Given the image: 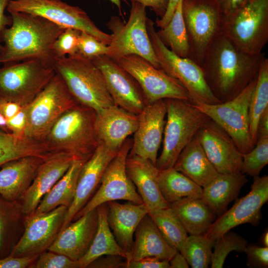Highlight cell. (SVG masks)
<instances>
[{
    "instance_id": "1",
    "label": "cell",
    "mask_w": 268,
    "mask_h": 268,
    "mask_svg": "<svg viewBox=\"0 0 268 268\" xmlns=\"http://www.w3.org/2000/svg\"><path fill=\"white\" fill-rule=\"evenodd\" d=\"M265 58L263 52L252 55L239 50L221 33L210 45L200 67L212 93L223 103L238 95L258 76Z\"/></svg>"
},
{
    "instance_id": "2",
    "label": "cell",
    "mask_w": 268,
    "mask_h": 268,
    "mask_svg": "<svg viewBox=\"0 0 268 268\" xmlns=\"http://www.w3.org/2000/svg\"><path fill=\"white\" fill-rule=\"evenodd\" d=\"M12 23L0 34L2 48L0 64L38 60L54 67L57 59L53 46L65 28L39 16L10 13Z\"/></svg>"
},
{
    "instance_id": "3",
    "label": "cell",
    "mask_w": 268,
    "mask_h": 268,
    "mask_svg": "<svg viewBox=\"0 0 268 268\" xmlns=\"http://www.w3.org/2000/svg\"><path fill=\"white\" fill-rule=\"evenodd\" d=\"M96 117L94 109L77 103L59 118L43 142L51 153H65L87 160L99 143Z\"/></svg>"
},
{
    "instance_id": "4",
    "label": "cell",
    "mask_w": 268,
    "mask_h": 268,
    "mask_svg": "<svg viewBox=\"0 0 268 268\" xmlns=\"http://www.w3.org/2000/svg\"><path fill=\"white\" fill-rule=\"evenodd\" d=\"M54 68L79 104L96 112L115 105L100 70L79 53L58 58Z\"/></svg>"
},
{
    "instance_id": "5",
    "label": "cell",
    "mask_w": 268,
    "mask_h": 268,
    "mask_svg": "<svg viewBox=\"0 0 268 268\" xmlns=\"http://www.w3.org/2000/svg\"><path fill=\"white\" fill-rule=\"evenodd\" d=\"M166 120L163 147L156 166L159 170L173 167L179 155L209 118L190 101L164 99Z\"/></svg>"
},
{
    "instance_id": "6",
    "label": "cell",
    "mask_w": 268,
    "mask_h": 268,
    "mask_svg": "<svg viewBox=\"0 0 268 268\" xmlns=\"http://www.w3.org/2000/svg\"><path fill=\"white\" fill-rule=\"evenodd\" d=\"M222 33L245 53H262L268 42V0H250L223 15Z\"/></svg>"
},
{
    "instance_id": "7",
    "label": "cell",
    "mask_w": 268,
    "mask_h": 268,
    "mask_svg": "<svg viewBox=\"0 0 268 268\" xmlns=\"http://www.w3.org/2000/svg\"><path fill=\"white\" fill-rule=\"evenodd\" d=\"M147 19L146 7L135 1L132 2L126 24L118 17L112 16L107 25L112 32V40L106 56L115 60L126 55H136L160 69L147 31Z\"/></svg>"
},
{
    "instance_id": "8",
    "label": "cell",
    "mask_w": 268,
    "mask_h": 268,
    "mask_svg": "<svg viewBox=\"0 0 268 268\" xmlns=\"http://www.w3.org/2000/svg\"><path fill=\"white\" fill-rule=\"evenodd\" d=\"M189 58L200 67L210 45L222 33L223 14L215 0H183Z\"/></svg>"
},
{
    "instance_id": "9",
    "label": "cell",
    "mask_w": 268,
    "mask_h": 268,
    "mask_svg": "<svg viewBox=\"0 0 268 268\" xmlns=\"http://www.w3.org/2000/svg\"><path fill=\"white\" fill-rule=\"evenodd\" d=\"M56 73L54 67L38 60L3 64L0 67V99L26 106Z\"/></svg>"
},
{
    "instance_id": "10",
    "label": "cell",
    "mask_w": 268,
    "mask_h": 268,
    "mask_svg": "<svg viewBox=\"0 0 268 268\" xmlns=\"http://www.w3.org/2000/svg\"><path fill=\"white\" fill-rule=\"evenodd\" d=\"M77 103L62 78L56 73L27 105L28 125L24 135L43 142L59 118Z\"/></svg>"
},
{
    "instance_id": "11",
    "label": "cell",
    "mask_w": 268,
    "mask_h": 268,
    "mask_svg": "<svg viewBox=\"0 0 268 268\" xmlns=\"http://www.w3.org/2000/svg\"><path fill=\"white\" fill-rule=\"evenodd\" d=\"M154 25L152 20L148 18L147 31L160 68L183 85L190 95V102L220 103L209 88L201 67L190 58L180 57L167 47L157 35Z\"/></svg>"
},
{
    "instance_id": "12",
    "label": "cell",
    "mask_w": 268,
    "mask_h": 268,
    "mask_svg": "<svg viewBox=\"0 0 268 268\" xmlns=\"http://www.w3.org/2000/svg\"><path fill=\"white\" fill-rule=\"evenodd\" d=\"M257 76L228 101L213 104L191 102L228 134L242 154L254 148L250 133L249 105Z\"/></svg>"
},
{
    "instance_id": "13",
    "label": "cell",
    "mask_w": 268,
    "mask_h": 268,
    "mask_svg": "<svg viewBox=\"0 0 268 268\" xmlns=\"http://www.w3.org/2000/svg\"><path fill=\"white\" fill-rule=\"evenodd\" d=\"M6 9L9 13H27L42 17L64 28L86 32L107 45L112 40V35L98 28L84 10L62 0H9Z\"/></svg>"
},
{
    "instance_id": "14",
    "label": "cell",
    "mask_w": 268,
    "mask_h": 268,
    "mask_svg": "<svg viewBox=\"0 0 268 268\" xmlns=\"http://www.w3.org/2000/svg\"><path fill=\"white\" fill-rule=\"evenodd\" d=\"M132 144V139L128 138L125 141L106 168L99 189L74 216L73 220L109 201L125 200L136 204L143 202L126 169V160Z\"/></svg>"
},
{
    "instance_id": "15",
    "label": "cell",
    "mask_w": 268,
    "mask_h": 268,
    "mask_svg": "<svg viewBox=\"0 0 268 268\" xmlns=\"http://www.w3.org/2000/svg\"><path fill=\"white\" fill-rule=\"evenodd\" d=\"M114 61L138 83L146 104L167 98L191 101L188 92L178 80L143 58L128 55Z\"/></svg>"
},
{
    "instance_id": "16",
    "label": "cell",
    "mask_w": 268,
    "mask_h": 268,
    "mask_svg": "<svg viewBox=\"0 0 268 268\" xmlns=\"http://www.w3.org/2000/svg\"><path fill=\"white\" fill-rule=\"evenodd\" d=\"M67 209L61 205L48 212L25 216L23 234L9 255L38 256L48 250L61 230Z\"/></svg>"
},
{
    "instance_id": "17",
    "label": "cell",
    "mask_w": 268,
    "mask_h": 268,
    "mask_svg": "<svg viewBox=\"0 0 268 268\" xmlns=\"http://www.w3.org/2000/svg\"><path fill=\"white\" fill-rule=\"evenodd\" d=\"M251 191L236 200L233 205L213 222L205 236L214 241L219 236L241 224L256 226L262 217L261 209L268 201V176L253 177Z\"/></svg>"
},
{
    "instance_id": "18",
    "label": "cell",
    "mask_w": 268,
    "mask_h": 268,
    "mask_svg": "<svg viewBox=\"0 0 268 268\" xmlns=\"http://www.w3.org/2000/svg\"><path fill=\"white\" fill-rule=\"evenodd\" d=\"M100 70L115 105L138 115L146 101L136 80L114 60L106 55L91 60Z\"/></svg>"
},
{
    "instance_id": "19",
    "label": "cell",
    "mask_w": 268,
    "mask_h": 268,
    "mask_svg": "<svg viewBox=\"0 0 268 268\" xmlns=\"http://www.w3.org/2000/svg\"><path fill=\"white\" fill-rule=\"evenodd\" d=\"M166 115L165 99L146 104L138 116V124L134 133L129 155H135L156 165L162 140Z\"/></svg>"
},
{
    "instance_id": "20",
    "label": "cell",
    "mask_w": 268,
    "mask_h": 268,
    "mask_svg": "<svg viewBox=\"0 0 268 268\" xmlns=\"http://www.w3.org/2000/svg\"><path fill=\"white\" fill-rule=\"evenodd\" d=\"M197 135L207 158L219 174L240 172L242 154L221 127L209 119Z\"/></svg>"
},
{
    "instance_id": "21",
    "label": "cell",
    "mask_w": 268,
    "mask_h": 268,
    "mask_svg": "<svg viewBox=\"0 0 268 268\" xmlns=\"http://www.w3.org/2000/svg\"><path fill=\"white\" fill-rule=\"evenodd\" d=\"M118 151L99 141L94 153L84 163L78 175L74 197L67 208L61 230L71 223L97 188L108 164Z\"/></svg>"
},
{
    "instance_id": "22",
    "label": "cell",
    "mask_w": 268,
    "mask_h": 268,
    "mask_svg": "<svg viewBox=\"0 0 268 268\" xmlns=\"http://www.w3.org/2000/svg\"><path fill=\"white\" fill-rule=\"evenodd\" d=\"M74 159L67 153H54L43 161L31 184L19 200L24 216L35 211L42 198L65 174Z\"/></svg>"
},
{
    "instance_id": "23",
    "label": "cell",
    "mask_w": 268,
    "mask_h": 268,
    "mask_svg": "<svg viewBox=\"0 0 268 268\" xmlns=\"http://www.w3.org/2000/svg\"><path fill=\"white\" fill-rule=\"evenodd\" d=\"M74 220L59 232L48 250L77 261L87 252L95 235L98 224L97 209Z\"/></svg>"
},
{
    "instance_id": "24",
    "label": "cell",
    "mask_w": 268,
    "mask_h": 268,
    "mask_svg": "<svg viewBox=\"0 0 268 268\" xmlns=\"http://www.w3.org/2000/svg\"><path fill=\"white\" fill-rule=\"evenodd\" d=\"M138 124L137 115L116 105L96 112V129L99 141L116 151L134 134Z\"/></svg>"
},
{
    "instance_id": "25",
    "label": "cell",
    "mask_w": 268,
    "mask_h": 268,
    "mask_svg": "<svg viewBox=\"0 0 268 268\" xmlns=\"http://www.w3.org/2000/svg\"><path fill=\"white\" fill-rule=\"evenodd\" d=\"M107 205V220L109 226L119 246L126 253L128 262L130 260L134 233L148 210L142 202L136 204L128 201L121 203L109 201Z\"/></svg>"
},
{
    "instance_id": "26",
    "label": "cell",
    "mask_w": 268,
    "mask_h": 268,
    "mask_svg": "<svg viewBox=\"0 0 268 268\" xmlns=\"http://www.w3.org/2000/svg\"><path fill=\"white\" fill-rule=\"evenodd\" d=\"M45 159L27 156L2 165L0 170V196L7 201H19L31 184Z\"/></svg>"
},
{
    "instance_id": "27",
    "label": "cell",
    "mask_w": 268,
    "mask_h": 268,
    "mask_svg": "<svg viewBox=\"0 0 268 268\" xmlns=\"http://www.w3.org/2000/svg\"><path fill=\"white\" fill-rule=\"evenodd\" d=\"M126 169L148 213L169 206L158 187L157 177L159 170L156 165L148 160L135 155H128Z\"/></svg>"
},
{
    "instance_id": "28",
    "label": "cell",
    "mask_w": 268,
    "mask_h": 268,
    "mask_svg": "<svg viewBox=\"0 0 268 268\" xmlns=\"http://www.w3.org/2000/svg\"><path fill=\"white\" fill-rule=\"evenodd\" d=\"M134 237L130 261L150 257L169 261L178 252L166 242L148 213L139 222Z\"/></svg>"
},
{
    "instance_id": "29",
    "label": "cell",
    "mask_w": 268,
    "mask_h": 268,
    "mask_svg": "<svg viewBox=\"0 0 268 268\" xmlns=\"http://www.w3.org/2000/svg\"><path fill=\"white\" fill-rule=\"evenodd\" d=\"M173 168L202 188L219 174L207 158L197 134L180 153Z\"/></svg>"
},
{
    "instance_id": "30",
    "label": "cell",
    "mask_w": 268,
    "mask_h": 268,
    "mask_svg": "<svg viewBox=\"0 0 268 268\" xmlns=\"http://www.w3.org/2000/svg\"><path fill=\"white\" fill-rule=\"evenodd\" d=\"M246 176L241 172L218 174L202 188V199L216 215H221L228 204L237 198L241 189L248 182Z\"/></svg>"
},
{
    "instance_id": "31",
    "label": "cell",
    "mask_w": 268,
    "mask_h": 268,
    "mask_svg": "<svg viewBox=\"0 0 268 268\" xmlns=\"http://www.w3.org/2000/svg\"><path fill=\"white\" fill-rule=\"evenodd\" d=\"M187 233L205 234L216 214L202 198H183L168 204Z\"/></svg>"
},
{
    "instance_id": "32",
    "label": "cell",
    "mask_w": 268,
    "mask_h": 268,
    "mask_svg": "<svg viewBox=\"0 0 268 268\" xmlns=\"http://www.w3.org/2000/svg\"><path fill=\"white\" fill-rule=\"evenodd\" d=\"M98 224L92 243L85 255L77 261L79 268H87L98 258L108 255L128 257L117 243L109 226L107 220V205L103 203L97 208Z\"/></svg>"
},
{
    "instance_id": "33",
    "label": "cell",
    "mask_w": 268,
    "mask_h": 268,
    "mask_svg": "<svg viewBox=\"0 0 268 268\" xmlns=\"http://www.w3.org/2000/svg\"><path fill=\"white\" fill-rule=\"evenodd\" d=\"M86 161L74 159L65 174L42 198L34 213L48 212L61 205L68 208L74 197L79 173Z\"/></svg>"
},
{
    "instance_id": "34",
    "label": "cell",
    "mask_w": 268,
    "mask_h": 268,
    "mask_svg": "<svg viewBox=\"0 0 268 268\" xmlns=\"http://www.w3.org/2000/svg\"><path fill=\"white\" fill-rule=\"evenodd\" d=\"M157 182L168 204L183 198H202V187L173 167L159 170Z\"/></svg>"
},
{
    "instance_id": "35",
    "label": "cell",
    "mask_w": 268,
    "mask_h": 268,
    "mask_svg": "<svg viewBox=\"0 0 268 268\" xmlns=\"http://www.w3.org/2000/svg\"><path fill=\"white\" fill-rule=\"evenodd\" d=\"M50 154L43 142L25 136H18L0 129V166L24 156H36L46 158Z\"/></svg>"
},
{
    "instance_id": "36",
    "label": "cell",
    "mask_w": 268,
    "mask_h": 268,
    "mask_svg": "<svg viewBox=\"0 0 268 268\" xmlns=\"http://www.w3.org/2000/svg\"><path fill=\"white\" fill-rule=\"evenodd\" d=\"M23 215L19 201H7L0 196V258L8 256L17 242Z\"/></svg>"
},
{
    "instance_id": "37",
    "label": "cell",
    "mask_w": 268,
    "mask_h": 268,
    "mask_svg": "<svg viewBox=\"0 0 268 268\" xmlns=\"http://www.w3.org/2000/svg\"><path fill=\"white\" fill-rule=\"evenodd\" d=\"M268 109V59L262 62L257 83L249 105L250 133L254 147L257 140L259 121L263 113Z\"/></svg>"
},
{
    "instance_id": "38",
    "label": "cell",
    "mask_w": 268,
    "mask_h": 268,
    "mask_svg": "<svg viewBox=\"0 0 268 268\" xmlns=\"http://www.w3.org/2000/svg\"><path fill=\"white\" fill-rule=\"evenodd\" d=\"M183 0H179L168 24L156 31L163 44L180 57L188 58L189 48L182 13Z\"/></svg>"
},
{
    "instance_id": "39",
    "label": "cell",
    "mask_w": 268,
    "mask_h": 268,
    "mask_svg": "<svg viewBox=\"0 0 268 268\" xmlns=\"http://www.w3.org/2000/svg\"><path fill=\"white\" fill-rule=\"evenodd\" d=\"M148 213L166 242L179 252L187 232L169 206Z\"/></svg>"
},
{
    "instance_id": "40",
    "label": "cell",
    "mask_w": 268,
    "mask_h": 268,
    "mask_svg": "<svg viewBox=\"0 0 268 268\" xmlns=\"http://www.w3.org/2000/svg\"><path fill=\"white\" fill-rule=\"evenodd\" d=\"M214 242L202 235H190L185 240L180 252L192 268H207L210 266Z\"/></svg>"
},
{
    "instance_id": "41",
    "label": "cell",
    "mask_w": 268,
    "mask_h": 268,
    "mask_svg": "<svg viewBox=\"0 0 268 268\" xmlns=\"http://www.w3.org/2000/svg\"><path fill=\"white\" fill-rule=\"evenodd\" d=\"M247 245V241L239 234L230 230L225 233L214 242V249L211 254V268H223L225 260L231 252H244Z\"/></svg>"
},
{
    "instance_id": "42",
    "label": "cell",
    "mask_w": 268,
    "mask_h": 268,
    "mask_svg": "<svg viewBox=\"0 0 268 268\" xmlns=\"http://www.w3.org/2000/svg\"><path fill=\"white\" fill-rule=\"evenodd\" d=\"M242 157L240 172L252 177L259 175L268 163V136L259 137L254 148Z\"/></svg>"
},
{
    "instance_id": "43",
    "label": "cell",
    "mask_w": 268,
    "mask_h": 268,
    "mask_svg": "<svg viewBox=\"0 0 268 268\" xmlns=\"http://www.w3.org/2000/svg\"><path fill=\"white\" fill-rule=\"evenodd\" d=\"M80 32V31L71 28L64 29L53 46V51L58 59L78 53Z\"/></svg>"
},
{
    "instance_id": "44",
    "label": "cell",
    "mask_w": 268,
    "mask_h": 268,
    "mask_svg": "<svg viewBox=\"0 0 268 268\" xmlns=\"http://www.w3.org/2000/svg\"><path fill=\"white\" fill-rule=\"evenodd\" d=\"M108 45L101 42L92 35L81 31L78 41V53L90 59L102 55H107Z\"/></svg>"
},
{
    "instance_id": "45",
    "label": "cell",
    "mask_w": 268,
    "mask_h": 268,
    "mask_svg": "<svg viewBox=\"0 0 268 268\" xmlns=\"http://www.w3.org/2000/svg\"><path fill=\"white\" fill-rule=\"evenodd\" d=\"M33 268H79L77 261L67 256L49 251L39 255Z\"/></svg>"
},
{
    "instance_id": "46",
    "label": "cell",
    "mask_w": 268,
    "mask_h": 268,
    "mask_svg": "<svg viewBox=\"0 0 268 268\" xmlns=\"http://www.w3.org/2000/svg\"><path fill=\"white\" fill-rule=\"evenodd\" d=\"M244 252L247 255V265L250 268L268 267V247L247 245Z\"/></svg>"
},
{
    "instance_id": "47",
    "label": "cell",
    "mask_w": 268,
    "mask_h": 268,
    "mask_svg": "<svg viewBox=\"0 0 268 268\" xmlns=\"http://www.w3.org/2000/svg\"><path fill=\"white\" fill-rule=\"evenodd\" d=\"M28 125L27 105L12 118L7 120V128L9 133L18 136H24Z\"/></svg>"
},
{
    "instance_id": "48",
    "label": "cell",
    "mask_w": 268,
    "mask_h": 268,
    "mask_svg": "<svg viewBox=\"0 0 268 268\" xmlns=\"http://www.w3.org/2000/svg\"><path fill=\"white\" fill-rule=\"evenodd\" d=\"M168 260L156 257H146L137 261L125 263L123 268H169Z\"/></svg>"
},
{
    "instance_id": "49",
    "label": "cell",
    "mask_w": 268,
    "mask_h": 268,
    "mask_svg": "<svg viewBox=\"0 0 268 268\" xmlns=\"http://www.w3.org/2000/svg\"><path fill=\"white\" fill-rule=\"evenodd\" d=\"M126 260L118 255H104L90 263L87 268H123Z\"/></svg>"
},
{
    "instance_id": "50",
    "label": "cell",
    "mask_w": 268,
    "mask_h": 268,
    "mask_svg": "<svg viewBox=\"0 0 268 268\" xmlns=\"http://www.w3.org/2000/svg\"><path fill=\"white\" fill-rule=\"evenodd\" d=\"M38 256L13 257L8 255L0 258V268H25L35 262Z\"/></svg>"
},
{
    "instance_id": "51",
    "label": "cell",
    "mask_w": 268,
    "mask_h": 268,
    "mask_svg": "<svg viewBox=\"0 0 268 268\" xmlns=\"http://www.w3.org/2000/svg\"><path fill=\"white\" fill-rule=\"evenodd\" d=\"M131 1L139 2L145 7H148L160 18L165 14L169 0H131Z\"/></svg>"
},
{
    "instance_id": "52",
    "label": "cell",
    "mask_w": 268,
    "mask_h": 268,
    "mask_svg": "<svg viewBox=\"0 0 268 268\" xmlns=\"http://www.w3.org/2000/svg\"><path fill=\"white\" fill-rule=\"evenodd\" d=\"M21 108L22 106L15 102L0 99V113L6 120L14 116Z\"/></svg>"
},
{
    "instance_id": "53",
    "label": "cell",
    "mask_w": 268,
    "mask_h": 268,
    "mask_svg": "<svg viewBox=\"0 0 268 268\" xmlns=\"http://www.w3.org/2000/svg\"><path fill=\"white\" fill-rule=\"evenodd\" d=\"M224 15H228L240 7L243 0H215Z\"/></svg>"
},
{
    "instance_id": "54",
    "label": "cell",
    "mask_w": 268,
    "mask_h": 268,
    "mask_svg": "<svg viewBox=\"0 0 268 268\" xmlns=\"http://www.w3.org/2000/svg\"><path fill=\"white\" fill-rule=\"evenodd\" d=\"M179 0H169L166 11L163 16L157 19L155 24L160 29L165 27L171 20Z\"/></svg>"
},
{
    "instance_id": "55",
    "label": "cell",
    "mask_w": 268,
    "mask_h": 268,
    "mask_svg": "<svg viewBox=\"0 0 268 268\" xmlns=\"http://www.w3.org/2000/svg\"><path fill=\"white\" fill-rule=\"evenodd\" d=\"M9 0H0V34L6 27L9 26L12 23L11 15H6L4 13ZM2 48V45L0 42V53Z\"/></svg>"
},
{
    "instance_id": "56",
    "label": "cell",
    "mask_w": 268,
    "mask_h": 268,
    "mask_svg": "<svg viewBox=\"0 0 268 268\" xmlns=\"http://www.w3.org/2000/svg\"><path fill=\"white\" fill-rule=\"evenodd\" d=\"M262 136H268V109L263 113L258 123L257 138Z\"/></svg>"
},
{
    "instance_id": "57",
    "label": "cell",
    "mask_w": 268,
    "mask_h": 268,
    "mask_svg": "<svg viewBox=\"0 0 268 268\" xmlns=\"http://www.w3.org/2000/svg\"><path fill=\"white\" fill-rule=\"evenodd\" d=\"M169 268H188L189 265L180 252H177L169 261Z\"/></svg>"
},
{
    "instance_id": "58",
    "label": "cell",
    "mask_w": 268,
    "mask_h": 268,
    "mask_svg": "<svg viewBox=\"0 0 268 268\" xmlns=\"http://www.w3.org/2000/svg\"><path fill=\"white\" fill-rule=\"evenodd\" d=\"M261 243L264 247H268V231L267 230L262 234Z\"/></svg>"
},
{
    "instance_id": "59",
    "label": "cell",
    "mask_w": 268,
    "mask_h": 268,
    "mask_svg": "<svg viewBox=\"0 0 268 268\" xmlns=\"http://www.w3.org/2000/svg\"><path fill=\"white\" fill-rule=\"evenodd\" d=\"M113 3L115 4L117 7L119 9L120 13L121 14V1L123 0H109Z\"/></svg>"
},
{
    "instance_id": "60",
    "label": "cell",
    "mask_w": 268,
    "mask_h": 268,
    "mask_svg": "<svg viewBox=\"0 0 268 268\" xmlns=\"http://www.w3.org/2000/svg\"><path fill=\"white\" fill-rule=\"evenodd\" d=\"M250 0H243V3L242 5L245 4V3H246L247 2L250 1Z\"/></svg>"
}]
</instances>
